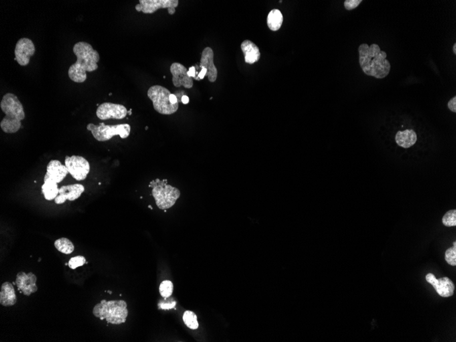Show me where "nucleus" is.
Masks as SVG:
<instances>
[{"label": "nucleus", "mask_w": 456, "mask_h": 342, "mask_svg": "<svg viewBox=\"0 0 456 342\" xmlns=\"http://www.w3.org/2000/svg\"><path fill=\"white\" fill-rule=\"evenodd\" d=\"M360 64L363 72L376 79L385 78L389 74L390 64L385 51H382L377 44L363 43L359 47Z\"/></svg>", "instance_id": "f257e3e1"}, {"label": "nucleus", "mask_w": 456, "mask_h": 342, "mask_svg": "<svg viewBox=\"0 0 456 342\" xmlns=\"http://www.w3.org/2000/svg\"><path fill=\"white\" fill-rule=\"evenodd\" d=\"M73 51L77 59L69 68V78L75 83H84L87 79V72H93L98 69L97 63L100 55L90 44L84 41L75 44Z\"/></svg>", "instance_id": "f03ea898"}, {"label": "nucleus", "mask_w": 456, "mask_h": 342, "mask_svg": "<svg viewBox=\"0 0 456 342\" xmlns=\"http://www.w3.org/2000/svg\"><path fill=\"white\" fill-rule=\"evenodd\" d=\"M0 107L5 116L0 122L2 130L6 133H15L21 129V121L25 118L24 109L17 97L7 93L3 97Z\"/></svg>", "instance_id": "7ed1b4c3"}, {"label": "nucleus", "mask_w": 456, "mask_h": 342, "mask_svg": "<svg viewBox=\"0 0 456 342\" xmlns=\"http://www.w3.org/2000/svg\"><path fill=\"white\" fill-rule=\"evenodd\" d=\"M92 314L101 321L106 319L108 323L120 325L125 323L127 318V304L122 300L110 301L103 300L93 308Z\"/></svg>", "instance_id": "20e7f679"}, {"label": "nucleus", "mask_w": 456, "mask_h": 342, "mask_svg": "<svg viewBox=\"0 0 456 342\" xmlns=\"http://www.w3.org/2000/svg\"><path fill=\"white\" fill-rule=\"evenodd\" d=\"M149 186L152 188V196L160 210H165L172 208L180 198L179 190L168 184L167 179L162 180L156 179L150 182Z\"/></svg>", "instance_id": "39448f33"}, {"label": "nucleus", "mask_w": 456, "mask_h": 342, "mask_svg": "<svg viewBox=\"0 0 456 342\" xmlns=\"http://www.w3.org/2000/svg\"><path fill=\"white\" fill-rule=\"evenodd\" d=\"M148 98L152 101L154 109L162 115H172L178 111L179 104H172L171 92L161 85H154L148 90Z\"/></svg>", "instance_id": "423d86ee"}, {"label": "nucleus", "mask_w": 456, "mask_h": 342, "mask_svg": "<svg viewBox=\"0 0 456 342\" xmlns=\"http://www.w3.org/2000/svg\"><path fill=\"white\" fill-rule=\"evenodd\" d=\"M86 129L91 131L94 138L99 142H106L116 135H119L122 139H126L131 133V126L128 124L106 125L104 122H101L96 126L90 123L87 125Z\"/></svg>", "instance_id": "0eeeda50"}, {"label": "nucleus", "mask_w": 456, "mask_h": 342, "mask_svg": "<svg viewBox=\"0 0 456 342\" xmlns=\"http://www.w3.org/2000/svg\"><path fill=\"white\" fill-rule=\"evenodd\" d=\"M136 6L137 11L144 14H153L159 9H168L170 15L176 13V8L179 5L178 0H140Z\"/></svg>", "instance_id": "6e6552de"}, {"label": "nucleus", "mask_w": 456, "mask_h": 342, "mask_svg": "<svg viewBox=\"0 0 456 342\" xmlns=\"http://www.w3.org/2000/svg\"><path fill=\"white\" fill-rule=\"evenodd\" d=\"M64 163L69 174L76 180H85L90 172V164L83 157L76 155L67 156Z\"/></svg>", "instance_id": "1a4fd4ad"}, {"label": "nucleus", "mask_w": 456, "mask_h": 342, "mask_svg": "<svg viewBox=\"0 0 456 342\" xmlns=\"http://www.w3.org/2000/svg\"><path fill=\"white\" fill-rule=\"evenodd\" d=\"M128 114V111L124 105L114 103H104L99 105L96 110V116L100 120L109 119L122 120Z\"/></svg>", "instance_id": "9d476101"}, {"label": "nucleus", "mask_w": 456, "mask_h": 342, "mask_svg": "<svg viewBox=\"0 0 456 342\" xmlns=\"http://www.w3.org/2000/svg\"><path fill=\"white\" fill-rule=\"evenodd\" d=\"M35 46L33 42L27 38L19 39L15 49V60L22 67L28 65L31 56L35 55Z\"/></svg>", "instance_id": "9b49d317"}, {"label": "nucleus", "mask_w": 456, "mask_h": 342, "mask_svg": "<svg viewBox=\"0 0 456 342\" xmlns=\"http://www.w3.org/2000/svg\"><path fill=\"white\" fill-rule=\"evenodd\" d=\"M170 72L172 76V82L174 86L184 88L191 89L193 86V80L188 75V69L182 64L174 63L170 67Z\"/></svg>", "instance_id": "f8f14e48"}, {"label": "nucleus", "mask_w": 456, "mask_h": 342, "mask_svg": "<svg viewBox=\"0 0 456 342\" xmlns=\"http://www.w3.org/2000/svg\"><path fill=\"white\" fill-rule=\"evenodd\" d=\"M426 279L442 297H449L453 296L455 286L449 278L445 277L437 279L433 274L428 273L426 275Z\"/></svg>", "instance_id": "ddd939ff"}, {"label": "nucleus", "mask_w": 456, "mask_h": 342, "mask_svg": "<svg viewBox=\"0 0 456 342\" xmlns=\"http://www.w3.org/2000/svg\"><path fill=\"white\" fill-rule=\"evenodd\" d=\"M37 276L32 272L26 274L24 272H20L16 277L15 283L18 289L24 295L30 296L37 291Z\"/></svg>", "instance_id": "4468645a"}, {"label": "nucleus", "mask_w": 456, "mask_h": 342, "mask_svg": "<svg viewBox=\"0 0 456 342\" xmlns=\"http://www.w3.org/2000/svg\"><path fill=\"white\" fill-rule=\"evenodd\" d=\"M84 186L81 184L62 186L59 189V194L55 199L56 204H61L67 200L75 201L84 193Z\"/></svg>", "instance_id": "2eb2a0df"}, {"label": "nucleus", "mask_w": 456, "mask_h": 342, "mask_svg": "<svg viewBox=\"0 0 456 342\" xmlns=\"http://www.w3.org/2000/svg\"><path fill=\"white\" fill-rule=\"evenodd\" d=\"M68 173L65 165L61 164L59 161L51 160L47 165L44 181L51 180L58 184L66 178Z\"/></svg>", "instance_id": "dca6fc26"}, {"label": "nucleus", "mask_w": 456, "mask_h": 342, "mask_svg": "<svg viewBox=\"0 0 456 342\" xmlns=\"http://www.w3.org/2000/svg\"><path fill=\"white\" fill-rule=\"evenodd\" d=\"M200 68L207 70V76L210 82H215L217 78V69L214 64V52L211 47H206L202 53Z\"/></svg>", "instance_id": "f3484780"}, {"label": "nucleus", "mask_w": 456, "mask_h": 342, "mask_svg": "<svg viewBox=\"0 0 456 342\" xmlns=\"http://www.w3.org/2000/svg\"><path fill=\"white\" fill-rule=\"evenodd\" d=\"M241 49L243 51L246 63L253 65L260 58V52L257 45L253 42L245 40L241 44Z\"/></svg>", "instance_id": "a211bd4d"}, {"label": "nucleus", "mask_w": 456, "mask_h": 342, "mask_svg": "<svg viewBox=\"0 0 456 342\" xmlns=\"http://www.w3.org/2000/svg\"><path fill=\"white\" fill-rule=\"evenodd\" d=\"M16 303L17 297L13 284L9 282H5L2 285L0 292V304L5 307H9L15 305Z\"/></svg>", "instance_id": "6ab92c4d"}, {"label": "nucleus", "mask_w": 456, "mask_h": 342, "mask_svg": "<svg viewBox=\"0 0 456 342\" xmlns=\"http://www.w3.org/2000/svg\"><path fill=\"white\" fill-rule=\"evenodd\" d=\"M417 140L416 133L412 129H406L403 131H398L396 135V142L398 146L404 148H408L413 146Z\"/></svg>", "instance_id": "aec40b11"}, {"label": "nucleus", "mask_w": 456, "mask_h": 342, "mask_svg": "<svg viewBox=\"0 0 456 342\" xmlns=\"http://www.w3.org/2000/svg\"><path fill=\"white\" fill-rule=\"evenodd\" d=\"M283 21V15L280 11L277 9L273 10L267 17V25L269 29L272 31H277L280 29Z\"/></svg>", "instance_id": "412c9836"}, {"label": "nucleus", "mask_w": 456, "mask_h": 342, "mask_svg": "<svg viewBox=\"0 0 456 342\" xmlns=\"http://www.w3.org/2000/svg\"><path fill=\"white\" fill-rule=\"evenodd\" d=\"M42 192L47 200L51 201L55 199L59 194L57 183L51 180H45L42 186Z\"/></svg>", "instance_id": "4be33fe9"}, {"label": "nucleus", "mask_w": 456, "mask_h": 342, "mask_svg": "<svg viewBox=\"0 0 456 342\" xmlns=\"http://www.w3.org/2000/svg\"><path fill=\"white\" fill-rule=\"evenodd\" d=\"M54 245L57 250L64 254H72L75 248L73 242L67 238H61L55 240Z\"/></svg>", "instance_id": "5701e85b"}, {"label": "nucleus", "mask_w": 456, "mask_h": 342, "mask_svg": "<svg viewBox=\"0 0 456 342\" xmlns=\"http://www.w3.org/2000/svg\"><path fill=\"white\" fill-rule=\"evenodd\" d=\"M183 321L186 327L189 329L196 330L199 327L197 320V316L193 312L186 311L183 315Z\"/></svg>", "instance_id": "b1692460"}, {"label": "nucleus", "mask_w": 456, "mask_h": 342, "mask_svg": "<svg viewBox=\"0 0 456 342\" xmlns=\"http://www.w3.org/2000/svg\"><path fill=\"white\" fill-rule=\"evenodd\" d=\"M174 286L172 282L166 280L160 284L159 286V292L160 295L164 299L170 297L173 293Z\"/></svg>", "instance_id": "393cba45"}, {"label": "nucleus", "mask_w": 456, "mask_h": 342, "mask_svg": "<svg viewBox=\"0 0 456 342\" xmlns=\"http://www.w3.org/2000/svg\"><path fill=\"white\" fill-rule=\"evenodd\" d=\"M443 224L445 226L452 227L456 226V210H451L445 213L443 217Z\"/></svg>", "instance_id": "a878e982"}, {"label": "nucleus", "mask_w": 456, "mask_h": 342, "mask_svg": "<svg viewBox=\"0 0 456 342\" xmlns=\"http://www.w3.org/2000/svg\"><path fill=\"white\" fill-rule=\"evenodd\" d=\"M445 260L450 265H456V246H453L446 251Z\"/></svg>", "instance_id": "bb28decb"}, {"label": "nucleus", "mask_w": 456, "mask_h": 342, "mask_svg": "<svg viewBox=\"0 0 456 342\" xmlns=\"http://www.w3.org/2000/svg\"><path fill=\"white\" fill-rule=\"evenodd\" d=\"M86 260L84 256H78L71 258L69 262V266L72 269H75L79 266H81L86 264Z\"/></svg>", "instance_id": "cd10ccee"}, {"label": "nucleus", "mask_w": 456, "mask_h": 342, "mask_svg": "<svg viewBox=\"0 0 456 342\" xmlns=\"http://www.w3.org/2000/svg\"><path fill=\"white\" fill-rule=\"evenodd\" d=\"M362 3V0H346L344 2V7L348 11H351L356 9Z\"/></svg>", "instance_id": "c85d7f7f"}, {"label": "nucleus", "mask_w": 456, "mask_h": 342, "mask_svg": "<svg viewBox=\"0 0 456 342\" xmlns=\"http://www.w3.org/2000/svg\"><path fill=\"white\" fill-rule=\"evenodd\" d=\"M447 106L450 110L453 111L454 113L456 112V97H453V98L449 101Z\"/></svg>", "instance_id": "c756f323"}, {"label": "nucleus", "mask_w": 456, "mask_h": 342, "mask_svg": "<svg viewBox=\"0 0 456 342\" xmlns=\"http://www.w3.org/2000/svg\"><path fill=\"white\" fill-rule=\"evenodd\" d=\"M206 75H207V70L203 68V69H201V71H200L196 79V80H202V79L204 78V77H205Z\"/></svg>", "instance_id": "7c9ffc66"}, {"label": "nucleus", "mask_w": 456, "mask_h": 342, "mask_svg": "<svg viewBox=\"0 0 456 342\" xmlns=\"http://www.w3.org/2000/svg\"><path fill=\"white\" fill-rule=\"evenodd\" d=\"M187 74L190 77H191V78L192 77H193L194 79H196L195 67H192L190 68L189 70L188 71Z\"/></svg>", "instance_id": "2f4dec72"}, {"label": "nucleus", "mask_w": 456, "mask_h": 342, "mask_svg": "<svg viewBox=\"0 0 456 342\" xmlns=\"http://www.w3.org/2000/svg\"><path fill=\"white\" fill-rule=\"evenodd\" d=\"M170 101H171L172 104H179V103H178L177 97H176L175 95L171 94V95H170Z\"/></svg>", "instance_id": "473e14b6"}, {"label": "nucleus", "mask_w": 456, "mask_h": 342, "mask_svg": "<svg viewBox=\"0 0 456 342\" xmlns=\"http://www.w3.org/2000/svg\"><path fill=\"white\" fill-rule=\"evenodd\" d=\"M182 103L184 105L188 104L189 103V98L186 95H183L181 98Z\"/></svg>", "instance_id": "72a5a7b5"}, {"label": "nucleus", "mask_w": 456, "mask_h": 342, "mask_svg": "<svg viewBox=\"0 0 456 342\" xmlns=\"http://www.w3.org/2000/svg\"><path fill=\"white\" fill-rule=\"evenodd\" d=\"M453 53H455V54H456V43L454 44V45H453Z\"/></svg>", "instance_id": "f704fd0d"}, {"label": "nucleus", "mask_w": 456, "mask_h": 342, "mask_svg": "<svg viewBox=\"0 0 456 342\" xmlns=\"http://www.w3.org/2000/svg\"><path fill=\"white\" fill-rule=\"evenodd\" d=\"M128 114H129V115H132V109H130V111H128Z\"/></svg>", "instance_id": "c9c22d12"}, {"label": "nucleus", "mask_w": 456, "mask_h": 342, "mask_svg": "<svg viewBox=\"0 0 456 342\" xmlns=\"http://www.w3.org/2000/svg\"><path fill=\"white\" fill-rule=\"evenodd\" d=\"M453 246H456V243H455V242H453Z\"/></svg>", "instance_id": "e433bc0d"}, {"label": "nucleus", "mask_w": 456, "mask_h": 342, "mask_svg": "<svg viewBox=\"0 0 456 342\" xmlns=\"http://www.w3.org/2000/svg\"><path fill=\"white\" fill-rule=\"evenodd\" d=\"M148 127H146V130H148Z\"/></svg>", "instance_id": "4c0bfd02"}, {"label": "nucleus", "mask_w": 456, "mask_h": 342, "mask_svg": "<svg viewBox=\"0 0 456 342\" xmlns=\"http://www.w3.org/2000/svg\"><path fill=\"white\" fill-rule=\"evenodd\" d=\"M149 208H151V209H152V207H151V206H149Z\"/></svg>", "instance_id": "58836bf2"}]
</instances>
